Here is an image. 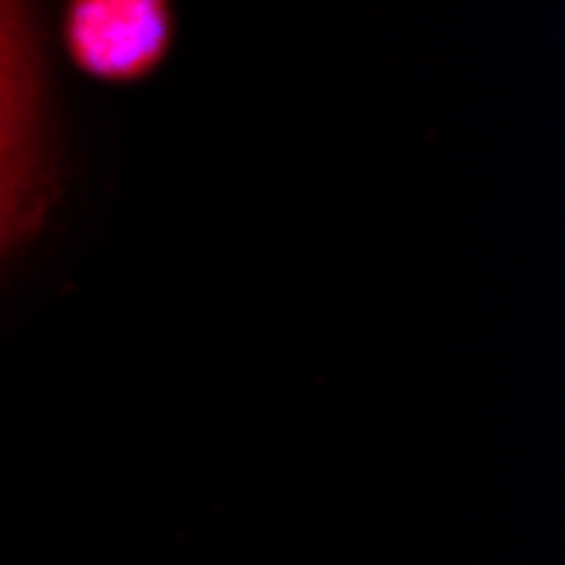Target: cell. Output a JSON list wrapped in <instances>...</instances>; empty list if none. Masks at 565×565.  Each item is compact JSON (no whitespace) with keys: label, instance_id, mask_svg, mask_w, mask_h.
Segmentation results:
<instances>
[{"label":"cell","instance_id":"cell-1","mask_svg":"<svg viewBox=\"0 0 565 565\" xmlns=\"http://www.w3.org/2000/svg\"><path fill=\"white\" fill-rule=\"evenodd\" d=\"M38 85L28 14L0 4V247L31 224L38 203Z\"/></svg>","mask_w":565,"mask_h":565}]
</instances>
